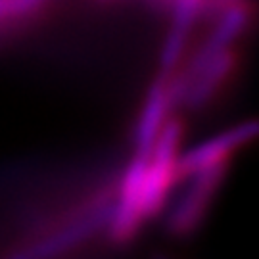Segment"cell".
<instances>
[{
  "label": "cell",
  "instance_id": "4",
  "mask_svg": "<svg viewBox=\"0 0 259 259\" xmlns=\"http://www.w3.org/2000/svg\"><path fill=\"white\" fill-rule=\"evenodd\" d=\"M257 131L259 127L255 121H244L215 137L205 139L204 142L196 144L192 148L183 150L181 159H179L181 183L202 169L231 163L236 152H240L244 146H248L250 142L255 140Z\"/></svg>",
  "mask_w": 259,
  "mask_h": 259
},
{
  "label": "cell",
  "instance_id": "6",
  "mask_svg": "<svg viewBox=\"0 0 259 259\" xmlns=\"http://www.w3.org/2000/svg\"><path fill=\"white\" fill-rule=\"evenodd\" d=\"M209 0H173L171 27L159 52V77H171L185 62V52L196 21L207 14Z\"/></svg>",
  "mask_w": 259,
  "mask_h": 259
},
{
  "label": "cell",
  "instance_id": "8",
  "mask_svg": "<svg viewBox=\"0 0 259 259\" xmlns=\"http://www.w3.org/2000/svg\"><path fill=\"white\" fill-rule=\"evenodd\" d=\"M52 0H0V25L21 21L47 8Z\"/></svg>",
  "mask_w": 259,
  "mask_h": 259
},
{
  "label": "cell",
  "instance_id": "3",
  "mask_svg": "<svg viewBox=\"0 0 259 259\" xmlns=\"http://www.w3.org/2000/svg\"><path fill=\"white\" fill-rule=\"evenodd\" d=\"M229 167L231 163L207 167L183 181V194L173 202L165 219V231L173 238H188L204 225L223 183L227 181Z\"/></svg>",
  "mask_w": 259,
  "mask_h": 259
},
{
  "label": "cell",
  "instance_id": "5",
  "mask_svg": "<svg viewBox=\"0 0 259 259\" xmlns=\"http://www.w3.org/2000/svg\"><path fill=\"white\" fill-rule=\"evenodd\" d=\"M238 62H240L238 50L236 47H232L202 64L186 79L185 87L181 91L179 106H185L190 111L207 108L223 93V89L229 84L232 75L236 73Z\"/></svg>",
  "mask_w": 259,
  "mask_h": 259
},
{
  "label": "cell",
  "instance_id": "7",
  "mask_svg": "<svg viewBox=\"0 0 259 259\" xmlns=\"http://www.w3.org/2000/svg\"><path fill=\"white\" fill-rule=\"evenodd\" d=\"M175 108L173 96L169 91V77H159L152 83L144 104L140 108L135 135H133V152L137 154H150L152 146L159 133L163 129L167 119L171 117V111Z\"/></svg>",
  "mask_w": 259,
  "mask_h": 259
},
{
  "label": "cell",
  "instance_id": "2",
  "mask_svg": "<svg viewBox=\"0 0 259 259\" xmlns=\"http://www.w3.org/2000/svg\"><path fill=\"white\" fill-rule=\"evenodd\" d=\"M115 188H111L108 196H98L87 202L81 211L71 215L64 227H56L37 242L16 250L6 259H58L71 250L81 248L100 231H106L113 205Z\"/></svg>",
  "mask_w": 259,
  "mask_h": 259
},
{
  "label": "cell",
  "instance_id": "1",
  "mask_svg": "<svg viewBox=\"0 0 259 259\" xmlns=\"http://www.w3.org/2000/svg\"><path fill=\"white\" fill-rule=\"evenodd\" d=\"M185 123L171 115L156 139L148 156L142 181V213L144 219H156L165 211L171 192L181 185L179 159L183 154Z\"/></svg>",
  "mask_w": 259,
  "mask_h": 259
},
{
  "label": "cell",
  "instance_id": "9",
  "mask_svg": "<svg viewBox=\"0 0 259 259\" xmlns=\"http://www.w3.org/2000/svg\"><path fill=\"white\" fill-rule=\"evenodd\" d=\"M236 2H240V0H209L207 2V12L217 16L219 12H223V10L232 6V4H236Z\"/></svg>",
  "mask_w": 259,
  "mask_h": 259
}]
</instances>
